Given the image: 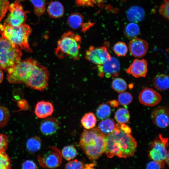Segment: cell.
<instances>
[{"mask_svg":"<svg viewBox=\"0 0 169 169\" xmlns=\"http://www.w3.org/2000/svg\"><path fill=\"white\" fill-rule=\"evenodd\" d=\"M7 79L11 84H23L33 89L43 91L48 86L49 74L47 69L34 59L21 60L8 71Z\"/></svg>","mask_w":169,"mask_h":169,"instance_id":"cell-1","label":"cell"},{"mask_svg":"<svg viewBox=\"0 0 169 169\" xmlns=\"http://www.w3.org/2000/svg\"><path fill=\"white\" fill-rule=\"evenodd\" d=\"M125 130L121 124H116L114 130L105 136V152L111 158L114 156L126 158L134 156L136 151L137 142L131 134Z\"/></svg>","mask_w":169,"mask_h":169,"instance_id":"cell-2","label":"cell"},{"mask_svg":"<svg viewBox=\"0 0 169 169\" xmlns=\"http://www.w3.org/2000/svg\"><path fill=\"white\" fill-rule=\"evenodd\" d=\"M105 135L97 127L84 129L82 132L79 146L91 160L97 159L105 152Z\"/></svg>","mask_w":169,"mask_h":169,"instance_id":"cell-3","label":"cell"},{"mask_svg":"<svg viewBox=\"0 0 169 169\" xmlns=\"http://www.w3.org/2000/svg\"><path fill=\"white\" fill-rule=\"evenodd\" d=\"M81 38L78 34L69 31L64 33L58 40L55 53L59 59L65 57L74 60L80 57Z\"/></svg>","mask_w":169,"mask_h":169,"instance_id":"cell-4","label":"cell"},{"mask_svg":"<svg viewBox=\"0 0 169 169\" xmlns=\"http://www.w3.org/2000/svg\"><path fill=\"white\" fill-rule=\"evenodd\" d=\"M31 32V27L26 24L13 26L0 23V33L2 36L29 53L33 52L28 41V37Z\"/></svg>","mask_w":169,"mask_h":169,"instance_id":"cell-5","label":"cell"},{"mask_svg":"<svg viewBox=\"0 0 169 169\" xmlns=\"http://www.w3.org/2000/svg\"><path fill=\"white\" fill-rule=\"evenodd\" d=\"M22 55L19 46L0 37V69L8 71L13 68L21 60Z\"/></svg>","mask_w":169,"mask_h":169,"instance_id":"cell-6","label":"cell"},{"mask_svg":"<svg viewBox=\"0 0 169 169\" xmlns=\"http://www.w3.org/2000/svg\"><path fill=\"white\" fill-rule=\"evenodd\" d=\"M168 138L159 134L151 144L149 156L153 161L160 163L164 168L165 159L168 150Z\"/></svg>","mask_w":169,"mask_h":169,"instance_id":"cell-7","label":"cell"},{"mask_svg":"<svg viewBox=\"0 0 169 169\" xmlns=\"http://www.w3.org/2000/svg\"><path fill=\"white\" fill-rule=\"evenodd\" d=\"M62 159L60 150L54 146L50 147L46 152L39 155L38 160L40 165L45 168H54L59 166Z\"/></svg>","mask_w":169,"mask_h":169,"instance_id":"cell-8","label":"cell"},{"mask_svg":"<svg viewBox=\"0 0 169 169\" xmlns=\"http://www.w3.org/2000/svg\"><path fill=\"white\" fill-rule=\"evenodd\" d=\"M10 13L5 20L3 25L17 26L24 24L26 19V13L19 1L16 0L9 5Z\"/></svg>","mask_w":169,"mask_h":169,"instance_id":"cell-9","label":"cell"},{"mask_svg":"<svg viewBox=\"0 0 169 169\" xmlns=\"http://www.w3.org/2000/svg\"><path fill=\"white\" fill-rule=\"evenodd\" d=\"M85 57L87 60L97 65L103 64L111 58L106 47H95L93 46L87 50Z\"/></svg>","mask_w":169,"mask_h":169,"instance_id":"cell-10","label":"cell"},{"mask_svg":"<svg viewBox=\"0 0 169 169\" xmlns=\"http://www.w3.org/2000/svg\"><path fill=\"white\" fill-rule=\"evenodd\" d=\"M97 68L99 76L101 78L115 77L119 74L120 64L116 58L111 57L110 59L97 65Z\"/></svg>","mask_w":169,"mask_h":169,"instance_id":"cell-11","label":"cell"},{"mask_svg":"<svg viewBox=\"0 0 169 169\" xmlns=\"http://www.w3.org/2000/svg\"><path fill=\"white\" fill-rule=\"evenodd\" d=\"M160 94L152 89L146 88L140 93L139 100L142 105L153 106L158 105L161 101Z\"/></svg>","mask_w":169,"mask_h":169,"instance_id":"cell-12","label":"cell"},{"mask_svg":"<svg viewBox=\"0 0 169 169\" xmlns=\"http://www.w3.org/2000/svg\"><path fill=\"white\" fill-rule=\"evenodd\" d=\"M84 17L80 13H74L69 16L67 19V23L69 26L73 29L81 28V31L85 33L95 23L90 21L84 23Z\"/></svg>","mask_w":169,"mask_h":169,"instance_id":"cell-13","label":"cell"},{"mask_svg":"<svg viewBox=\"0 0 169 169\" xmlns=\"http://www.w3.org/2000/svg\"><path fill=\"white\" fill-rule=\"evenodd\" d=\"M151 118L152 121L158 127L164 128L169 124V111L164 106L158 107L152 112Z\"/></svg>","mask_w":169,"mask_h":169,"instance_id":"cell-14","label":"cell"},{"mask_svg":"<svg viewBox=\"0 0 169 169\" xmlns=\"http://www.w3.org/2000/svg\"><path fill=\"white\" fill-rule=\"evenodd\" d=\"M148 47L146 41L136 38L131 39L129 44L131 54L136 58H141L145 56L147 52Z\"/></svg>","mask_w":169,"mask_h":169,"instance_id":"cell-15","label":"cell"},{"mask_svg":"<svg viewBox=\"0 0 169 169\" xmlns=\"http://www.w3.org/2000/svg\"><path fill=\"white\" fill-rule=\"evenodd\" d=\"M147 72V63L143 59H136L126 70L127 73L136 78L146 77Z\"/></svg>","mask_w":169,"mask_h":169,"instance_id":"cell-16","label":"cell"},{"mask_svg":"<svg viewBox=\"0 0 169 169\" xmlns=\"http://www.w3.org/2000/svg\"><path fill=\"white\" fill-rule=\"evenodd\" d=\"M59 127L58 120L53 117H49L43 120L40 125V130L44 135L48 136L55 133Z\"/></svg>","mask_w":169,"mask_h":169,"instance_id":"cell-17","label":"cell"},{"mask_svg":"<svg viewBox=\"0 0 169 169\" xmlns=\"http://www.w3.org/2000/svg\"><path fill=\"white\" fill-rule=\"evenodd\" d=\"M54 110V107L51 102L41 101L37 103L34 112L38 117L44 118L51 115Z\"/></svg>","mask_w":169,"mask_h":169,"instance_id":"cell-18","label":"cell"},{"mask_svg":"<svg viewBox=\"0 0 169 169\" xmlns=\"http://www.w3.org/2000/svg\"><path fill=\"white\" fill-rule=\"evenodd\" d=\"M127 17L132 22L137 23L142 21L144 18L145 12L141 7L134 6L131 7L127 11Z\"/></svg>","mask_w":169,"mask_h":169,"instance_id":"cell-19","label":"cell"},{"mask_svg":"<svg viewBox=\"0 0 169 169\" xmlns=\"http://www.w3.org/2000/svg\"><path fill=\"white\" fill-rule=\"evenodd\" d=\"M47 8V12L51 17L58 18L62 17L64 13V7L62 4L57 1H51Z\"/></svg>","mask_w":169,"mask_h":169,"instance_id":"cell-20","label":"cell"},{"mask_svg":"<svg viewBox=\"0 0 169 169\" xmlns=\"http://www.w3.org/2000/svg\"><path fill=\"white\" fill-rule=\"evenodd\" d=\"M116 124L111 119H105L100 121L97 128L105 136L112 132L115 128Z\"/></svg>","mask_w":169,"mask_h":169,"instance_id":"cell-21","label":"cell"},{"mask_svg":"<svg viewBox=\"0 0 169 169\" xmlns=\"http://www.w3.org/2000/svg\"><path fill=\"white\" fill-rule=\"evenodd\" d=\"M169 77L165 74H161L157 75L153 81L154 87L161 91L167 90L169 87Z\"/></svg>","mask_w":169,"mask_h":169,"instance_id":"cell-22","label":"cell"},{"mask_svg":"<svg viewBox=\"0 0 169 169\" xmlns=\"http://www.w3.org/2000/svg\"><path fill=\"white\" fill-rule=\"evenodd\" d=\"M124 35L126 38L132 39L136 38L140 33L139 26L136 23L131 22L127 24L125 27Z\"/></svg>","mask_w":169,"mask_h":169,"instance_id":"cell-23","label":"cell"},{"mask_svg":"<svg viewBox=\"0 0 169 169\" xmlns=\"http://www.w3.org/2000/svg\"><path fill=\"white\" fill-rule=\"evenodd\" d=\"M97 119L94 114L92 112L85 114L81 120L82 125L87 129L94 128L96 124Z\"/></svg>","mask_w":169,"mask_h":169,"instance_id":"cell-24","label":"cell"},{"mask_svg":"<svg viewBox=\"0 0 169 169\" xmlns=\"http://www.w3.org/2000/svg\"><path fill=\"white\" fill-rule=\"evenodd\" d=\"M130 114L128 110L124 108H120L116 111L115 118L119 124H125L128 123L130 119Z\"/></svg>","mask_w":169,"mask_h":169,"instance_id":"cell-25","label":"cell"},{"mask_svg":"<svg viewBox=\"0 0 169 169\" xmlns=\"http://www.w3.org/2000/svg\"><path fill=\"white\" fill-rule=\"evenodd\" d=\"M26 146L27 150L28 151L31 152H36L41 147V140L37 136L31 137L27 141Z\"/></svg>","mask_w":169,"mask_h":169,"instance_id":"cell-26","label":"cell"},{"mask_svg":"<svg viewBox=\"0 0 169 169\" xmlns=\"http://www.w3.org/2000/svg\"><path fill=\"white\" fill-rule=\"evenodd\" d=\"M34 6V12L37 16L40 17L44 14L45 11L46 0H29Z\"/></svg>","mask_w":169,"mask_h":169,"instance_id":"cell-27","label":"cell"},{"mask_svg":"<svg viewBox=\"0 0 169 169\" xmlns=\"http://www.w3.org/2000/svg\"><path fill=\"white\" fill-rule=\"evenodd\" d=\"M111 87L114 91L120 93L125 90L127 85L125 81L123 79L117 78L112 81Z\"/></svg>","mask_w":169,"mask_h":169,"instance_id":"cell-28","label":"cell"},{"mask_svg":"<svg viewBox=\"0 0 169 169\" xmlns=\"http://www.w3.org/2000/svg\"><path fill=\"white\" fill-rule=\"evenodd\" d=\"M111 113V109L107 104H100L96 110V115L97 117L101 120L106 119L109 117Z\"/></svg>","mask_w":169,"mask_h":169,"instance_id":"cell-29","label":"cell"},{"mask_svg":"<svg viewBox=\"0 0 169 169\" xmlns=\"http://www.w3.org/2000/svg\"><path fill=\"white\" fill-rule=\"evenodd\" d=\"M77 154L76 150L74 147L71 145L64 147L62 151V156L64 159L68 161L74 158Z\"/></svg>","mask_w":169,"mask_h":169,"instance_id":"cell-30","label":"cell"},{"mask_svg":"<svg viewBox=\"0 0 169 169\" xmlns=\"http://www.w3.org/2000/svg\"><path fill=\"white\" fill-rule=\"evenodd\" d=\"M10 117V114L8 109L5 106H0V128L6 125Z\"/></svg>","mask_w":169,"mask_h":169,"instance_id":"cell-31","label":"cell"},{"mask_svg":"<svg viewBox=\"0 0 169 169\" xmlns=\"http://www.w3.org/2000/svg\"><path fill=\"white\" fill-rule=\"evenodd\" d=\"M113 50L118 56H125L128 52V48L125 44L122 42H118L114 46Z\"/></svg>","mask_w":169,"mask_h":169,"instance_id":"cell-32","label":"cell"},{"mask_svg":"<svg viewBox=\"0 0 169 169\" xmlns=\"http://www.w3.org/2000/svg\"><path fill=\"white\" fill-rule=\"evenodd\" d=\"M65 168L66 169H90V164H85L81 161L75 159L67 163Z\"/></svg>","mask_w":169,"mask_h":169,"instance_id":"cell-33","label":"cell"},{"mask_svg":"<svg viewBox=\"0 0 169 169\" xmlns=\"http://www.w3.org/2000/svg\"><path fill=\"white\" fill-rule=\"evenodd\" d=\"M118 99L120 104L122 105H126L132 102L133 97L130 93L124 91L119 95Z\"/></svg>","mask_w":169,"mask_h":169,"instance_id":"cell-34","label":"cell"},{"mask_svg":"<svg viewBox=\"0 0 169 169\" xmlns=\"http://www.w3.org/2000/svg\"><path fill=\"white\" fill-rule=\"evenodd\" d=\"M11 168V161L5 151L0 152V169Z\"/></svg>","mask_w":169,"mask_h":169,"instance_id":"cell-35","label":"cell"},{"mask_svg":"<svg viewBox=\"0 0 169 169\" xmlns=\"http://www.w3.org/2000/svg\"><path fill=\"white\" fill-rule=\"evenodd\" d=\"M102 2V0H76L75 4L77 7H95Z\"/></svg>","mask_w":169,"mask_h":169,"instance_id":"cell-36","label":"cell"},{"mask_svg":"<svg viewBox=\"0 0 169 169\" xmlns=\"http://www.w3.org/2000/svg\"><path fill=\"white\" fill-rule=\"evenodd\" d=\"M169 0H164V3L160 6L159 10L160 14L165 18L169 19Z\"/></svg>","mask_w":169,"mask_h":169,"instance_id":"cell-37","label":"cell"},{"mask_svg":"<svg viewBox=\"0 0 169 169\" xmlns=\"http://www.w3.org/2000/svg\"><path fill=\"white\" fill-rule=\"evenodd\" d=\"M9 5L8 0H0V22L5 16Z\"/></svg>","mask_w":169,"mask_h":169,"instance_id":"cell-38","label":"cell"},{"mask_svg":"<svg viewBox=\"0 0 169 169\" xmlns=\"http://www.w3.org/2000/svg\"><path fill=\"white\" fill-rule=\"evenodd\" d=\"M8 144L6 135L0 134V152L5 151L7 149Z\"/></svg>","mask_w":169,"mask_h":169,"instance_id":"cell-39","label":"cell"},{"mask_svg":"<svg viewBox=\"0 0 169 169\" xmlns=\"http://www.w3.org/2000/svg\"><path fill=\"white\" fill-rule=\"evenodd\" d=\"M22 168L23 169H36L38 168V167L34 162L28 160L23 163Z\"/></svg>","mask_w":169,"mask_h":169,"instance_id":"cell-40","label":"cell"},{"mask_svg":"<svg viewBox=\"0 0 169 169\" xmlns=\"http://www.w3.org/2000/svg\"><path fill=\"white\" fill-rule=\"evenodd\" d=\"M164 168L159 162L153 161L149 162L146 165V169H161Z\"/></svg>","mask_w":169,"mask_h":169,"instance_id":"cell-41","label":"cell"},{"mask_svg":"<svg viewBox=\"0 0 169 169\" xmlns=\"http://www.w3.org/2000/svg\"><path fill=\"white\" fill-rule=\"evenodd\" d=\"M3 78V74L2 70L0 69V84L2 81Z\"/></svg>","mask_w":169,"mask_h":169,"instance_id":"cell-42","label":"cell"},{"mask_svg":"<svg viewBox=\"0 0 169 169\" xmlns=\"http://www.w3.org/2000/svg\"><path fill=\"white\" fill-rule=\"evenodd\" d=\"M165 162L167 164L168 166L169 165V151H168L167 152V155H166L165 159Z\"/></svg>","mask_w":169,"mask_h":169,"instance_id":"cell-43","label":"cell"}]
</instances>
